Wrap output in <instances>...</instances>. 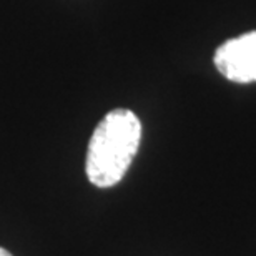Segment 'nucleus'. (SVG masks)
<instances>
[{
    "instance_id": "1",
    "label": "nucleus",
    "mask_w": 256,
    "mask_h": 256,
    "mask_svg": "<svg viewBox=\"0 0 256 256\" xmlns=\"http://www.w3.org/2000/svg\"><path fill=\"white\" fill-rule=\"evenodd\" d=\"M142 140V124L132 110L108 112L88 142L85 172L90 183L110 188L122 182L135 158Z\"/></svg>"
},
{
    "instance_id": "2",
    "label": "nucleus",
    "mask_w": 256,
    "mask_h": 256,
    "mask_svg": "<svg viewBox=\"0 0 256 256\" xmlns=\"http://www.w3.org/2000/svg\"><path fill=\"white\" fill-rule=\"evenodd\" d=\"M213 62L224 78L236 84L256 82V30L222 44Z\"/></svg>"
},
{
    "instance_id": "3",
    "label": "nucleus",
    "mask_w": 256,
    "mask_h": 256,
    "mask_svg": "<svg viewBox=\"0 0 256 256\" xmlns=\"http://www.w3.org/2000/svg\"><path fill=\"white\" fill-rule=\"evenodd\" d=\"M0 256H12V253H8L5 248H0Z\"/></svg>"
}]
</instances>
